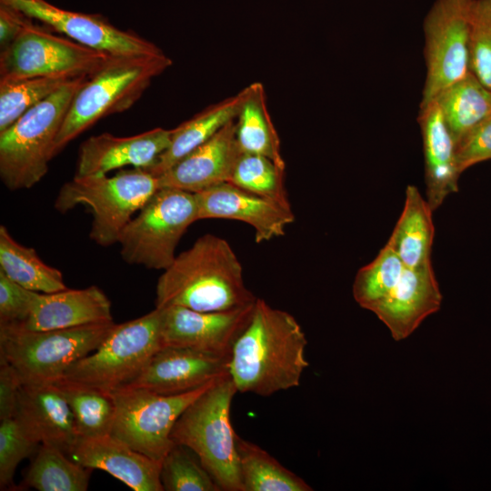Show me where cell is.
Instances as JSON below:
<instances>
[{"label":"cell","mask_w":491,"mask_h":491,"mask_svg":"<svg viewBox=\"0 0 491 491\" xmlns=\"http://www.w3.org/2000/svg\"><path fill=\"white\" fill-rule=\"evenodd\" d=\"M32 21L21 11L0 3V49L9 46Z\"/></svg>","instance_id":"cell-41"},{"label":"cell","mask_w":491,"mask_h":491,"mask_svg":"<svg viewBox=\"0 0 491 491\" xmlns=\"http://www.w3.org/2000/svg\"><path fill=\"white\" fill-rule=\"evenodd\" d=\"M243 491H311L300 476L285 467L258 445L236 435Z\"/></svg>","instance_id":"cell-29"},{"label":"cell","mask_w":491,"mask_h":491,"mask_svg":"<svg viewBox=\"0 0 491 491\" xmlns=\"http://www.w3.org/2000/svg\"><path fill=\"white\" fill-rule=\"evenodd\" d=\"M0 271L23 287L44 294L67 289L63 274L44 263L33 247L21 245L0 225Z\"/></svg>","instance_id":"cell-27"},{"label":"cell","mask_w":491,"mask_h":491,"mask_svg":"<svg viewBox=\"0 0 491 491\" xmlns=\"http://www.w3.org/2000/svg\"><path fill=\"white\" fill-rule=\"evenodd\" d=\"M242 265L224 238L205 234L175 256L155 287V307L182 306L195 311H225L252 304Z\"/></svg>","instance_id":"cell-2"},{"label":"cell","mask_w":491,"mask_h":491,"mask_svg":"<svg viewBox=\"0 0 491 491\" xmlns=\"http://www.w3.org/2000/svg\"><path fill=\"white\" fill-rule=\"evenodd\" d=\"M88 77L72 79L0 132V177L7 189L31 188L46 175L67 111Z\"/></svg>","instance_id":"cell-4"},{"label":"cell","mask_w":491,"mask_h":491,"mask_svg":"<svg viewBox=\"0 0 491 491\" xmlns=\"http://www.w3.org/2000/svg\"><path fill=\"white\" fill-rule=\"evenodd\" d=\"M114 326L108 322L45 331L0 327V358L14 367L23 384L52 383L95 351Z\"/></svg>","instance_id":"cell-7"},{"label":"cell","mask_w":491,"mask_h":491,"mask_svg":"<svg viewBox=\"0 0 491 491\" xmlns=\"http://www.w3.org/2000/svg\"><path fill=\"white\" fill-rule=\"evenodd\" d=\"M0 489H12L19 463L32 456L40 444L15 417L0 420Z\"/></svg>","instance_id":"cell-36"},{"label":"cell","mask_w":491,"mask_h":491,"mask_svg":"<svg viewBox=\"0 0 491 491\" xmlns=\"http://www.w3.org/2000/svg\"><path fill=\"white\" fill-rule=\"evenodd\" d=\"M35 294L0 271V327L23 325L30 314Z\"/></svg>","instance_id":"cell-38"},{"label":"cell","mask_w":491,"mask_h":491,"mask_svg":"<svg viewBox=\"0 0 491 491\" xmlns=\"http://www.w3.org/2000/svg\"><path fill=\"white\" fill-rule=\"evenodd\" d=\"M254 305L255 302L214 312L175 306L160 308L163 346L187 347L230 356L235 342L251 319Z\"/></svg>","instance_id":"cell-14"},{"label":"cell","mask_w":491,"mask_h":491,"mask_svg":"<svg viewBox=\"0 0 491 491\" xmlns=\"http://www.w3.org/2000/svg\"><path fill=\"white\" fill-rule=\"evenodd\" d=\"M285 169L271 159L249 153H241L229 183L260 196L290 206L284 184Z\"/></svg>","instance_id":"cell-34"},{"label":"cell","mask_w":491,"mask_h":491,"mask_svg":"<svg viewBox=\"0 0 491 491\" xmlns=\"http://www.w3.org/2000/svg\"><path fill=\"white\" fill-rule=\"evenodd\" d=\"M22 384L14 367L0 358V420L14 417Z\"/></svg>","instance_id":"cell-40"},{"label":"cell","mask_w":491,"mask_h":491,"mask_svg":"<svg viewBox=\"0 0 491 491\" xmlns=\"http://www.w3.org/2000/svg\"><path fill=\"white\" fill-rule=\"evenodd\" d=\"M242 101V93L212 105L192 118L173 128L171 142L150 167L145 169L155 176L164 174L193 150L208 141L226 124L235 120Z\"/></svg>","instance_id":"cell-25"},{"label":"cell","mask_w":491,"mask_h":491,"mask_svg":"<svg viewBox=\"0 0 491 491\" xmlns=\"http://www.w3.org/2000/svg\"><path fill=\"white\" fill-rule=\"evenodd\" d=\"M92 470L72 460L61 449L41 444L24 482L39 491H85Z\"/></svg>","instance_id":"cell-31"},{"label":"cell","mask_w":491,"mask_h":491,"mask_svg":"<svg viewBox=\"0 0 491 491\" xmlns=\"http://www.w3.org/2000/svg\"><path fill=\"white\" fill-rule=\"evenodd\" d=\"M55 383L71 408L78 436L111 434L115 413L111 393L63 377Z\"/></svg>","instance_id":"cell-30"},{"label":"cell","mask_w":491,"mask_h":491,"mask_svg":"<svg viewBox=\"0 0 491 491\" xmlns=\"http://www.w3.org/2000/svg\"><path fill=\"white\" fill-rule=\"evenodd\" d=\"M68 456L85 467L105 471L135 491H164L162 460L135 451L111 434L78 436Z\"/></svg>","instance_id":"cell-19"},{"label":"cell","mask_w":491,"mask_h":491,"mask_svg":"<svg viewBox=\"0 0 491 491\" xmlns=\"http://www.w3.org/2000/svg\"><path fill=\"white\" fill-rule=\"evenodd\" d=\"M198 221L195 195L177 188H159L125 226L118 239L128 264L165 270L186 229Z\"/></svg>","instance_id":"cell-8"},{"label":"cell","mask_w":491,"mask_h":491,"mask_svg":"<svg viewBox=\"0 0 491 491\" xmlns=\"http://www.w3.org/2000/svg\"><path fill=\"white\" fill-rule=\"evenodd\" d=\"M216 380L179 395L132 387L110 392L115 406L111 435L150 458L163 460L175 445L171 433L179 416Z\"/></svg>","instance_id":"cell-10"},{"label":"cell","mask_w":491,"mask_h":491,"mask_svg":"<svg viewBox=\"0 0 491 491\" xmlns=\"http://www.w3.org/2000/svg\"><path fill=\"white\" fill-rule=\"evenodd\" d=\"M418 122L423 138L426 201L433 211L458 190L455 140L436 104L420 108Z\"/></svg>","instance_id":"cell-23"},{"label":"cell","mask_w":491,"mask_h":491,"mask_svg":"<svg viewBox=\"0 0 491 491\" xmlns=\"http://www.w3.org/2000/svg\"><path fill=\"white\" fill-rule=\"evenodd\" d=\"M241 155L235 121L157 176L159 188L172 187L196 194L228 182Z\"/></svg>","instance_id":"cell-18"},{"label":"cell","mask_w":491,"mask_h":491,"mask_svg":"<svg viewBox=\"0 0 491 491\" xmlns=\"http://www.w3.org/2000/svg\"><path fill=\"white\" fill-rule=\"evenodd\" d=\"M433 210L415 185H407L403 211L386 245L406 267L418 268L431 264L435 227Z\"/></svg>","instance_id":"cell-24"},{"label":"cell","mask_w":491,"mask_h":491,"mask_svg":"<svg viewBox=\"0 0 491 491\" xmlns=\"http://www.w3.org/2000/svg\"><path fill=\"white\" fill-rule=\"evenodd\" d=\"M160 480L165 491H222L196 454L179 444L163 458Z\"/></svg>","instance_id":"cell-35"},{"label":"cell","mask_w":491,"mask_h":491,"mask_svg":"<svg viewBox=\"0 0 491 491\" xmlns=\"http://www.w3.org/2000/svg\"><path fill=\"white\" fill-rule=\"evenodd\" d=\"M307 339L288 312L256 297L251 319L234 344L228 365L237 392L269 396L298 386Z\"/></svg>","instance_id":"cell-1"},{"label":"cell","mask_w":491,"mask_h":491,"mask_svg":"<svg viewBox=\"0 0 491 491\" xmlns=\"http://www.w3.org/2000/svg\"><path fill=\"white\" fill-rule=\"evenodd\" d=\"M241 93L242 101L235 119L241 153L266 156L285 169L280 139L268 112L264 85L256 82Z\"/></svg>","instance_id":"cell-26"},{"label":"cell","mask_w":491,"mask_h":491,"mask_svg":"<svg viewBox=\"0 0 491 491\" xmlns=\"http://www.w3.org/2000/svg\"><path fill=\"white\" fill-rule=\"evenodd\" d=\"M442 295L431 264L406 267L388 295L373 313L388 327L396 341L409 336L441 306Z\"/></svg>","instance_id":"cell-20"},{"label":"cell","mask_w":491,"mask_h":491,"mask_svg":"<svg viewBox=\"0 0 491 491\" xmlns=\"http://www.w3.org/2000/svg\"><path fill=\"white\" fill-rule=\"evenodd\" d=\"M172 134L173 129L157 127L131 136H90L79 147L75 176L107 175L128 165L146 169L167 149Z\"/></svg>","instance_id":"cell-17"},{"label":"cell","mask_w":491,"mask_h":491,"mask_svg":"<svg viewBox=\"0 0 491 491\" xmlns=\"http://www.w3.org/2000/svg\"><path fill=\"white\" fill-rule=\"evenodd\" d=\"M75 42L111 55H157L163 51L135 32L98 15L60 8L46 0H0Z\"/></svg>","instance_id":"cell-13"},{"label":"cell","mask_w":491,"mask_h":491,"mask_svg":"<svg viewBox=\"0 0 491 491\" xmlns=\"http://www.w3.org/2000/svg\"><path fill=\"white\" fill-rule=\"evenodd\" d=\"M74 78L57 75L0 80V132Z\"/></svg>","instance_id":"cell-32"},{"label":"cell","mask_w":491,"mask_h":491,"mask_svg":"<svg viewBox=\"0 0 491 491\" xmlns=\"http://www.w3.org/2000/svg\"><path fill=\"white\" fill-rule=\"evenodd\" d=\"M14 417L40 445L67 456L78 438L71 408L55 382L22 384Z\"/></svg>","instance_id":"cell-21"},{"label":"cell","mask_w":491,"mask_h":491,"mask_svg":"<svg viewBox=\"0 0 491 491\" xmlns=\"http://www.w3.org/2000/svg\"><path fill=\"white\" fill-rule=\"evenodd\" d=\"M229 359L230 356L187 347L162 346L139 374L122 387L162 395L184 394L228 375Z\"/></svg>","instance_id":"cell-15"},{"label":"cell","mask_w":491,"mask_h":491,"mask_svg":"<svg viewBox=\"0 0 491 491\" xmlns=\"http://www.w3.org/2000/svg\"><path fill=\"white\" fill-rule=\"evenodd\" d=\"M456 164L461 175L467 168L491 159V115L456 143Z\"/></svg>","instance_id":"cell-39"},{"label":"cell","mask_w":491,"mask_h":491,"mask_svg":"<svg viewBox=\"0 0 491 491\" xmlns=\"http://www.w3.org/2000/svg\"><path fill=\"white\" fill-rule=\"evenodd\" d=\"M30 22L0 53V80L93 75L110 55Z\"/></svg>","instance_id":"cell-12"},{"label":"cell","mask_w":491,"mask_h":491,"mask_svg":"<svg viewBox=\"0 0 491 491\" xmlns=\"http://www.w3.org/2000/svg\"><path fill=\"white\" fill-rule=\"evenodd\" d=\"M435 102L443 114L455 144L491 115V90L472 72L441 92Z\"/></svg>","instance_id":"cell-28"},{"label":"cell","mask_w":491,"mask_h":491,"mask_svg":"<svg viewBox=\"0 0 491 491\" xmlns=\"http://www.w3.org/2000/svg\"><path fill=\"white\" fill-rule=\"evenodd\" d=\"M162 346V310L155 307L115 324L100 346L73 364L63 378L110 393L132 381Z\"/></svg>","instance_id":"cell-9"},{"label":"cell","mask_w":491,"mask_h":491,"mask_svg":"<svg viewBox=\"0 0 491 491\" xmlns=\"http://www.w3.org/2000/svg\"><path fill=\"white\" fill-rule=\"evenodd\" d=\"M172 65L164 53L109 55L76 93L55 144V155L94 124L126 111Z\"/></svg>","instance_id":"cell-3"},{"label":"cell","mask_w":491,"mask_h":491,"mask_svg":"<svg viewBox=\"0 0 491 491\" xmlns=\"http://www.w3.org/2000/svg\"><path fill=\"white\" fill-rule=\"evenodd\" d=\"M114 322L111 303L97 286L36 292L27 319L18 327L30 331L65 329Z\"/></svg>","instance_id":"cell-22"},{"label":"cell","mask_w":491,"mask_h":491,"mask_svg":"<svg viewBox=\"0 0 491 491\" xmlns=\"http://www.w3.org/2000/svg\"><path fill=\"white\" fill-rule=\"evenodd\" d=\"M470 70L491 90V0H475L470 30Z\"/></svg>","instance_id":"cell-37"},{"label":"cell","mask_w":491,"mask_h":491,"mask_svg":"<svg viewBox=\"0 0 491 491\" xmlns=\"http://www.w3.org/2000/svg\"><path fill=\"white\" fill-rule=\"evenodd\" d=\"M159 189L158 178L142 168L122 170L112 176H74L60 188L55 208L66 213L87 206L93 215L89 237L100 246L118 243L125 226Z\"/></svg>","instance_id":"cell-6"},{"label":"cell","mask_w":491,"mask_h":491,"mask_svg":"<svg viewBox=\"0 0 491 491\" xmlns=\"http://www.w3.org/2000/svg\"><path fill=\"white\" fill-rule=\"evenodd\" d=\"M198 220L231 219L244 222L255 230L256 243L285 235L295 221L291 206L248 192L229 182L195 194Z\"/></svg>","instance_id":"cell-16"},{"label":"cell","mask_w":491,"mask_h":491,"mask_svg":"<svg viewBox=\"0 0 491 491\" xmlns=\"http://www.w3.org/2000/svg\"><path fill=\"white\" fill-rule=\"evenodd\" d=\"M405 268L398 256L386 245L371 263L357 271L353 284L355 300L361 307L373 311L396 284Z\"/></svg>","instance_id":"cell-33"},{"label":"cell","mask_w":491,"mask_h":491,"mask_svg":"<svg viewBox=\"0 0 491 491\" xmlns=\"http://www.w3.org/2000/svg\"><path fill=\"white\" fill-rule=\"evenodd\" d=\"M475 0H436L424 20L426 81L420 108L470 72Z\"/></svg>","instance_id":"cell-11"},{"label":"cell","mask_w":491,"mask_h":491,"mask_svg":"<svg viewBox=\"0 0 491 491\" xmlns=\"http://www.w3.org/2000/svg\"><path fill=\"white\" fill-rule=\"evenodd\" d=\"M236 393L229 374L217 379L182 413L171 433L175 444L196 454L223 491H243L230 419Z\"/></svg>","instance_id":"cell-5"}]
</instances>
